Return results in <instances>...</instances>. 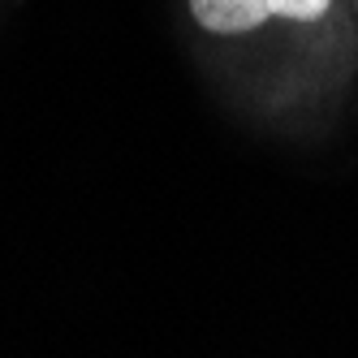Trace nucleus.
Here are the masks:
<instances>
[{
  "label": "nucleus",
  "instance_id": "f03ea898",
  "mask_svg": "<svg viewBox=\"0 0 358 358\" xmlns=\"http://www.w3.org/2000/svg\"><path fill=\"white\" fill-rule=\"evenodd\" d=\"M354 5H358V0H354Z\"/></svg>",
  "mask_w": 358,
  "mask_h": 358
},
{
  "label": "nucleus",
  "instance_id": "f257e3e1",
  "mask_svg": "<svg viewBox=\"0 0 358 358\" xmlns=\"http://www.w3.org/2000/svg\"><path fill=\"white\" fill-rule=\"evenodd\" d=\"M186 22L250 113L320 130L358 95L354 0H182Z\"/></svg>",
  "mask_w": 358,
  "mask_h": 358
}]
</instances>
